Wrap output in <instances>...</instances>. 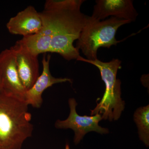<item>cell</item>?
<instances>
[{"label": "cell", "instance_id": "obj_1", "mask_svg": "<svg viewBox=\"0 0 149 149\" xmlns=\"http://www.w3.org/2000/svg\"><path fill=\"white\" fill-rule=\"evenodd\" d=\"M28 107L24 102L0 93V149H21L32 136Z\"/></svg>", "mask_w": 149, "mask_h": 149}, {"label": "cell", "instance_id": "obj_2", "mask_svg": "<svg viewBox=\"0 0 149 149\" xmlns=\"http://www.w3.org/2000/svg\"><path fill=\"white\" fill-rule=\"evenodd\" d=\"M77 60L97 67L105 85V91L101 100L91 111V115L100 114L102 119H108L110 121L119 119L125 108V102L121 98V82L116 78L118 70L121 68V61L118 59H113L108 62H104L98 59L88 60L81 56Z\"/></svg>", "mask_w": 149, "mask_h": 149}, {"label": "cell", "instance_id": "obj_3", "mask_svg": "<svg viewBox=\"0 0 149 149\" xmlns=\"http://www.w3.org/2000/svg\"><path fill=\"white\" fill-rule=\"evenodd\" d=\"M130 21L111 17L106 20L100 21L88 16L87 22L77 40V50L82 51L88 60L97 59V52L101 47L110 48L120 42L116 38L119 27Z\"/></svg>", "mask_w": 149, "mask_h": 149}, {"label": "cell", "instance_id": "obj_4", "mask_svg": "<svg viewBox=\"0 0 149 149\" xmlns=\"http://www.w3.org/2000/svg\"><path fill=\"white\" fill-rule=\"evenodd\" d=\"M80 8L65 11L54 32L49 52L58 54L68 61L77 60L79 57V51L73 42L80 37L89 16L81 12Z\"/></svg>", "mask_w": 149, "mask_h": 149}, {"label": "cell", "instance_id": "obj_5", "mask_svg": "<svg viewBox=\"0 0 149 149\" xmlns=\"http://www.w3.org/2000/svg\"><path fill=\"white\" fill-rule=\"evenodd\" d=\"M42 20V29L36 34L23 37L16 42L29 52L36 56L49 52L54 32L58 26L63 10H44L40 13Z\"/></svg>", "mask_w": 149, "mask_h": 149}, {"label": "cell", "instance_id": "obj_6", "mask_svg": "<svg viewBox=\"0 0 149 149\" xmlns=\"http://www.w3.org/2000/svg\"><path fill=\"white\" fill-rule=\"evenodd\" d=\"M68 104L70 109L69 116L65 120H57L55 126L58 129H72L74 133V143L78 144L88 132L95 131L101 134L109 132L107 128H102L99 125V122L103 119L101 115L81 116L76 112L77 103L75 99H69Z\"/></svg>", "mask_w": 149, "mask_h": 149}, {"label": "cell", "instance_id": "obj_7", "mask_svg": "<svg viewBox=\"0 0 149 149\" xmlns=\"http://www.w3.org/2000/svg\"><path fill=\"white\" fill-rule=\"evenodd\" d=\"M26 90L19 76L11 47L0 53V93L24 102Z\"/></svg>", "mask_w": 149, "mask_h": 149}, {"label": "cell", "instance_id": "obj_8", "mask_svg": "<svg viewBox=\"0 0 149 149\" xmlns=\"http://www.w3.org/2000/svg\"><path fill=\"white\" fill-rule=\"evenodd\" d=\"M92 17L101 21L109 16L134 22L138 13L130 0H97Z\"/></svg>", "mask_w": 149, "mask_h": 149}, {"label": "cell", "instance_id": "obj_9", "mask_svg": "<svg viewBox=\"0 0 149 149\" xmlns=\"http://www.w3.org/2000/svg\"><path fill=\"white\" fill-rule=\"evenodd\" d=\"M51 56L45 55L42 60L43 70L36 82L30 89L26 91L24 102L33 107L40 108L43 102L42 95L46 89L57 83L69 82L71 80L68 78H56L52 75L49 69Z\"/></svg>", "mask_w": 149, "mask_h": 149}, {"label": "cell", "instance_id": "obj_10", "mask_svg": "<svg viewBox=\"0 0 149 149\" xmlns=\"http://www.w3.org/2000/svg\"><path fill=\"white\" fill-rule=\"evenodd\" d=\"M15 56L19 79L26 91L30 89L40 76L38 56L15 44L11 47Z\"/></svg>", "mask_w": 149, "mask_h": 149}, {"label": "cell", "instance_id": "obj_11", "mask_svg": "<svg viewBox=\"0 0 149 149\" xmlns=\"http://www.w3.org/2000/svg\"><path fill=\"white\" fill-rule=\"evenodd\" d=\"M42 26L40 13L31 6L10 18L6 24L11 34L23 37L36 34L42 29Z\"/></svg>", "mask_w": 149, "mask_h": 149}, {"label": "cell", "instance_id": "obj_12", "mask_svg": "<svg viewBox=\"0 0 149 149\" xmlns=\"http://www.w3.org/2000/svg\"><path fill=\"white\" fill-rule=\"evenodd\" d=\"M134 119L139 130V137L147 146L149 144V105L138 108Z\"/></svg>", "mask_w": 149, "mask_h": 149}, {"label": "cell", "instance_id": "obj_13", "mask_svg": "<svg viewBox=\"0 0 149 149\" xmlns=\"http://www.w3.org/2000/svg\"><path fill=\"white\" fill-rule=\"evenodd\" d=\"M83 0H47L45 3L44 10L66 9L82 4Z\"/></svg>", "mask_w": 149, "mask_h": 149}, {"label": "cell", "instance_id": "obj_14", "mask_svg": "<svg viewBox=\"0 0 149 149\" xmlns=\"http://www.w3.org/2000/svg\"><path fill=\"white\" fill-rule=\"evenodd\" d=\"M65 149H70V147L68 144H66V146H65Z\"/></svg>", "mask_w": 149, "mask_h": 149}]
</instances>
